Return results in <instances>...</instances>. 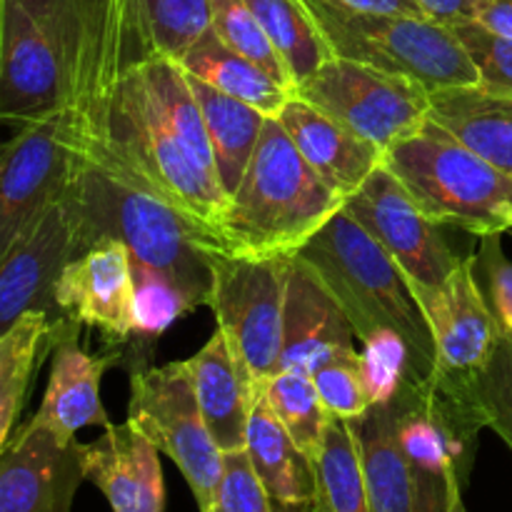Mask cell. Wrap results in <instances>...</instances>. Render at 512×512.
Masks as SVG:
<instances>
[{
	"mask_svg": "<svg viewBox=\"0 0 512 512\" xmlns=\"http://www.w3.org/2000/svg\"><path fill=\"white\" fill-rule=\"evenodd\" d=\"M83 455L85 475L113 512H163L160 450L133 423H110L98 440L83 445Z\"/></svg>",
	"mask_w": 512,
	"mask_h": 512,
	"instance_id": "ffe728a7",
	"label": "cell"
},
{
	"mask_svg": "<svg viewBox=\"0 0 512 512\" xmlns=\"http://www.w3.org/2000/svg\"><path fill=\"white\" fill-rule=\"evenodd\" d=\"M325 3L343 5L350 10H365V13H390V15H415V18H428L423 8L415 0H325Z\"/></svg>",
	"mask_w": 512,
	"mask_h": 512,
	"instance_id": "b9f144b4",
	"label": "cell"
},
{
	"mask_svg": "<svg viewBox=\"0 0 512 512\" xmlns=\"http://www.w3.org/2000/svg\"><path fill=\"white\" fill-rule=\"evenodd\" d=\"M53 43L68 78V108L88 150H105L110 113L130 63L143 55L138 0H18Z\"/></svg>",
	"mask_w": 512,
	"mask_h": 512,
	"instance_id": "277c9868",
	"label": "cell"
},
{
	"mask_svg": "<svg viewBox=\"0 0 512 512\" xmlns=\"http://www.w3.org/2000/svg\"><path fill=\"white\" fill-rule=\"evenodd\" d=\"M68 195L78 208L90 245L103 238L120 240L133 265L168 278L190 308L208 305L215 263L228 253L213 228L135 183L105 150H85Z\"/></svg>",
	"mask_w": 512,
	"mask_h": 512,
	"instance_id": "6da1fadb",
	"label": "cell"
},
{
	"mask_svg": "<svg viewBox=\"0 0 512 512\" xmlns=\"http://www.w3.org/2000/svg\"><path fill=\"white\" fill-rule=\"evenodd\" d=\"M208 512H273V498L245 448L223 453V473Z\"/></svg>",
	"mask_w": 512,
	"mask_h": 512,
	"instance_id": "e575fe53",
	"label": "cell"
},
{
	"mask_svg": "<svg viewBox=\"0 0 512 512\" xmlns=\"http://www.w3.org/2000/svg\"><path fill=\"white\" fill-rule=\"evenodd\" d=\"M430 118L512 178V93L483 85L433 90Z\"/></svg>",
	"mask_w": 512,
	"mask_h": 512,
	"instance_id": "603a6c76",
	"label": "cell"
},
{
	"mask_svg": "<svg viewBox=\"0 0 512 512\" xmlns=\"http://www.w3.org/2000/svg\"><path fill=\"white\" fill-rule=\"evenodd\" d=\"M88 150V135L70 108L20 125L0 160V253L68 190Z\"/></svg>",
	"mask_w": 512,
	"mask_h": 512,
	"instance_id": "8fae6325",
	"label": "cell"
},
{
	"mask_svg": "<svg viewBox=\"0 0 512 512\" xmlns=\"http://www.w3.org/2000/svg\"><path fill=\"white\" fill-rule=\"evenodd\" d=\"M105 153L113 155L135 183L218 233L228 195L218 180L195 165L188 148L160 118L135 63L128 65L120 83Z\"/></svg>",
	"mask_w": 512,
	"mask_h": 512,
	"instance_id": "52a82bcc",
	"label": "cell"
},
{
	"mask_svg": "<svg viewBox=\"0 0 512 512\" xmlns=\"http://www.w3.org/2000/svg\"><path fill=\"white\" fill-rule=\"evenodd\" d=\"M383 163L438 225H453L478 238L512 230L510 175L433 118L395 143Z\"/></svg>",
	"mask_w": 512,
	"mask_h": 512,
	"instance_id": "5b68a950",
	"label": "cell"
},
{
	"mask_svg": "<svg viewBox=\"0 0 512 512\" xmlns=\"http://www.w3.org/2000/svg\"><path fill=\"white\" fill-rule=\"evenodd\" d=\"M283 333V370L313 373L328 355L355 348L343 305L298 253L285 258Z\"/></svg>",
	"mask_w": 512,
	"mask_h": 512,
	"instance_id": "ac0fdd59",
	"label": "cell"
},
{
	"mask_svg": "<svg viewBox=\"0 0 512 512\" xmlns=\"http://www.w3.org/2000/svg\"><path fill=\"white\" fill-rule=\"evenodd\" d=\"M53 318L43 310H28L10 328L0 330V445L15 433L35 368L50 350Z\"/></svg>",
	"mask_w": 512,
	"mask_h": 512,
	"instance_id": "4316f807",
	"label": "cell"
},
{
	"mask_svg": "<svg viewBox=\"0 0 512 512\" xmlns=\"http://www.w3.org/2000/svg\"><path fill=\"white\" fill-rule=\"evenodd\" d=\"M448 512H468V510H465V503H463V485H453Z\"/></svg>",
	"mask_w": 512,
	"mask_h": 512,
	"instance_id": "ee69618b",
	"label": "cell"
},
{
	"mask_svg": "<svg viewBox=\"0 0 512 512\" xmlns=\"http://www.w3.org/2000/svg\"><path fill=\"white\" fill-rule=\"evenodd\" d=\"M185 365L193 380L200 413L218 448L223 453L245 448L255 398L230 353L225 335L215 330L208 343L193 358L185 360Z\"/></svg>",
	"mask_w": 512,
	"mask_h": 512,
	"instance_id": "7402d4cb",
	"label": "cell"
},
{
	"mask_svg": "<svg viewBox=\"0 0 512 512\" xmlns=\"http://www.w3.org/2000/svg\"><path fill=\"white\" fill-rule=\"evenodd\" d=\"M338 58L403 75L433 93L480 85L473 58L450 25L415 15L365 13L325 0H305Z\"/></svg>",
	"mask_w": 512,
	"mask_h": 512,
	"instance_id": "8992f818",
	"label": "cell"
},
{
	"mask_svg": "<svg viewBox=\"0 0 512 512\" xmlns=\"http://www.w3.org/2000/svg\"><path fill=\"white\" fill-rule=\"evenodd\" d=\"M78 330L80 325L65 318L53 320V338H50L53 365H50L43 403L35 413L45 428L63 440H73L78 430L90 425H103V428L110 425L100 400V380L115 363V355L110 358L90 355L80 345Z\"/></svg>",
	"mask_w": 512,
	"mask_h": 512,
	"instance_id": "d6986e66",
	"label": "cell"
},
{
	"mask_svg": "<svg viewBox=\"0 0 512 512\" xmlns=\"http://www.w3.org/2000/svg\"><path fill=\"white\" fill-rule=\"evenodd\" d=\"M343 210L388 250L413 290L438 288L463 260L445 240L443 225L420 210L385 163L345 200Z\"/></svg>",
	"mask_w": 512,
	"mask_h": 512,
	"instance_id": "4fadbf2b",
	"label": "cell"
},
{
	"mask_svg": "<svg viewBox=\"0 0 512 512\" xmlns=\"http://www.w3.org/2000/svg\"><path fill=\"white\" fill-rule=\"evenodd\" d=\"M450 30L473 58L480 73V85L490 90L512 93V40L490 33L475 20L450 23Z\"/></svg>",
	"mask_w": 512,
	"mask_h": 512,
	"instance_id": "8d00e7d4",
	"label": "cell"
},
{
	"mask_svg": "<svg viewBox=\"0 0 512 512\" xmlns=\"http://www.w3.org/2000/svg\"><path fill=\"white\" fill-rule=\"evenodd\" d=\"M310 378L330 418L363 420L375 405L368 355L355 348L338 350L320 360Z\"/></svg>",
	"mask_w": 512,
	"mask_h": 512,
	"instance_id": "1f68e13d",
	"label": "cell"
},
{
	"mask_svg": "<svg viewBox=\"0 0 512 512\" xmlns=\"http://www.w3.org/2000/svg\"><path fill=\"white\" fill-rule=\"evenodd\" d=\"M315 512H370L360 420L330 418L318 463Z\"/></svg>",
	"mask_w": 512,
	"mask_h": 512,
	"instance_id": "f1b7e54d",
	"label": "cell"
},
{
	"mask_svg": "<svg viewBox=\"0 0 512 512\" xmlns=\"http://www.w3.org/2000/svg\"><path fill=\"white\" fill-rule=\"evenodd\" d=\"M178 60L190 75L213 85L230 98L253 105L268 118H278L280 110L295 95L288 85L273 78L268 70L240 55L228 43H223L213 28L205 30Z\"/></svg>",
	"mask_w": 512,
	"mask_h": 512,
	"instance_id": "d4e9b609",
	"label": "cell"
},
{
	"mask_svg": "<svg viewBox=\"0 0 512 512\" xmlns=\"http://www.w3.org/2000/svg\"><path fill=\"white\" fill-rule=\"evenodd\" d=\"M260 398L270 405L290 438L300 445L305 455L313 463H318L320 453H323L325 430H328L330 413L325 410L323 400H320L318 390H315L310 373H300V370H280L268 388L263 390Z\"/></svg>",
	"mask_w": 512,
	"mask_h": 512,
	"instance_id": "f546056e",
	"label": "cell"
},
{
	"mask_svg": "<svg viewBox=\"0 0 512 512\" xmlns=\"http://www.w3.org/2000/svg\"><path fill=\"white\" fill-rule=\"evenodd\" d=\"M90 240L80 223L78 208L65 190L35 223L0 253V330L10 328L28 310H43L58 318L55 283L65 265L78 258Z\"/></svg>",
	"mask_w": 512,
	"mask_h": 512,
	"instance_id": "5bb4252c",
	"label": "cell"
},
{
	"mask_svg": "<svg viewBox=\"0 0 512 512\" xmlns=\"http://www.w3.org/2000/svg\"><path fill=\"white\" fill-rule=\"evenodd\" d=\"M143 55L178 60L210 28V0H138Z\"/></svg>",
	"mask_w": 512,
	"mask_h": 512,
	"instance_id": "4dcf8cb0",
	"label": "cell"
},
{
	"mask_svg": "<svg viewBox=\"0 0 512 512\" xmlns=\"http://www.w3.org/2000/svg\"><path fill=\"white\" fill-rule=\"evenodd\" d=\"M473 20L490 33L512 40V0H478Z\"/></svg>",
	"mask_w": 512,
	"mask_h": 512,
	"instance_id": "ab89813d",
	"label": "cell"
},
{
	"mask_svg": "<svg viewBox=\"0 0 512 512\" xmlns=\"http://www.w3.org/2000/svg\"><path fill=\"white\" fill-rule=\"evenodd\" d=\"M478 273L485 278V298L493 310L500 338L512 343V260L505 258L503 235L480 238Z\"/></svg>",
	"mask_w": 512,
	"mask_h": 512,
	"instance_id": "74e56055",
	"label": "cell"
},
{
	"mask_svg": "<svg viewBox=\"0 0 512 512\" xmlns=\"http://www.w3.org/2000/svg\"><path fill=\"white\" fill-rule=\"evenodd\" d=\"M273 512H315L310 503H283V500H273Z\"/></svg>",
	"mask_w": 512,
	"mask_h": 512,
	"instance_id": "7bdbcfd3",
	"label": "cell"
},
{
	"mask_svg": "<svg viewBox=\"0 0 512 512\" xmlns=\"http://www.w3.org/2000/svg\"><path fill=\"white\" fill-rule=\"evenodd\" d=\"M128 423L173 460L200 512H208L223 473V450L205 425L185 360L130 373Z\"/></svg>",
	"mask_w": 512,
	"mask_h": 512,
	"instance_id": "9c48e42d",
	"label": "cell"
},
{
	"mask_svg": "<svg viewBox=\"0 0 512 512\" xmlns=\"http://www.w3.org/2000/svg\"><path fill=\"white\" fill-rule=\"evenodd\" d=\"M283 60L293 90L333 58L313 10L305 0H245Z\"/></svg>",
	"mask_w": 512,
	"mask_h": 512,
	"instance_id": "83f0119b",
	"label": "cell"
},
{
	"mask_svg": "<svg viewBox=\"0 0 512 512\" xmlns=\"http://www.w3.org/2000/svg\"><path fill=\"white\" fill-rule=\"evenodd\" d=\"M188 78L200 110H203L205 125H208L220 185L230 198L243 180L250 160H253L268 115L260 113L253 105L243 103V100L220 93L218 88L203 83L195 75L188 73Z\"/></svg>",
	"mask_w": 512,
	"mask_h": 512,
	"instance_id": "484cf974",
	"label": "cell"
},
{
	"mask_svg": "<svg viewBox=\"0 0 512 512\" xmlns=\"http://www.w3.org/2000/svg\"><path fill=\"white\" fill-rule=\"evenodd\" d=\"M53 300L58 318L98 328L118 345L135 340V275L128 248L113 238L95 240L65 265Z\"/></svg>",
	"mask_w": 512,
	"mask_h": 512,
	"instance_id": "2e32d148",
	"label": "cell"
},
{
	"mask_svg": "<svg viewBox=\"0 0 512 512\" xmlns=\"http://www.w3.org/2000/svg\"><path fill=\"white\" fill-rule=\"evenodd\" d=\"M83 480V443L63 440L33 415L0 453V512H70Z\"/></svg>",
	"mask_w": 512,
	"mask_h": 512,
	"instance_id": "9a60e30c",
	"label": "cell"
},
{
	"mask_svg": "<svg viewBox=\"0 0 512 512\" xmlns=\"http://www.w3.org/2000/svg\"><path fill=\"white\" fill-rule=\"evenodd\" d=\"M415 3L428 13V18L450 25L460 20H473L478 0H415Z\"/></svg>",
	"mask_w": 512,
	"mask_h": 512,
	"instance_id": "60d3db41",
	"label": "cell"
},
{
	"mask_svg": "<svg viewBox=\"0 0 512 512\" xmlns=\"http://www.w3.org/2000/svg\"><path fill=\"white\" fill-rule=\"evenodd\" d=\"M253 468L273 500L310 503L318 498V468L290 438L278 415L263 398L255 400L245 443Z\"/></svg>",
	"mask_w": 512,
	"mask_h": 512,
	"instance_id": "cb8c5ba5",
	"label": "cell"
},
{
	"mask_svg": "<svg viewBox=\"0 0 512 512\" xmlns=\"http://www.w3.org/2000/svg\"><path fill=\"white\" fill-rule=\"evenodd\" d=\"M285 258L225 253L215 263L208 308L255 400L283 370Z\"/></svg>",
	"mask_w": 512,
	"mask_h": 512,
	"instance_id": "ba28073f",
	"label": "cell"
},
{
	"mask_svg": "<svg viewBox=\"0 0 512 512\" xmlns=\"http://www.w3.org/2000/svg\"><path fill=\"white\" fill-rule=\"evenodd\" d=\"M210 28L220 35L223 43H228L240 55L258 63L260 68H265L273 78H278L280 83L293 90V83H290L288 70H285L278 50L273 48L263 25L258 23V18H255L245 0H210Z\"/></svg>",
	"mask_w": 512,
	"mask_h": 512,
	"instance_id": "d6a6232c",
	"label": "cell"
},
{
	"mask_svg": "<svg viewBox=\"0 0 512 512\" xmlns=\"http://www.w3.org/2000/svg\"><path fill=\"white\" fill-rule=\"evenodd\" d=\"M435 340V380L463 398H478V380L488 368L500 333L478 280V255L460 260L438 288L413 290Z\"/></svg>",
	"mask_w": 512,
	"mask_h": 512,
	"instance_id": "7c38bea8",
	"label": "cell"
},
{
	"mask_svg": "<svg viewBox=\"0 0 512 512\" xmlns=\"http://www.w3.org/2000/svg\"><path fill=\"white\" fill-rule=\"evenodd\" d=\"M415 512H448L453 485H463L448 475L415 470ZM465 488V485H463Z\"/></svg>",
	"mask_w": 512,
	"mask_h": 512,
	"instance_id": "f35d334b",
	"label": "cell"
},
{
	"mask_svg": "<svg viewBox=\"0 0 512 512\" xmlns=\"http://www.w3.org/2000/svg\"><path fill=\"white\" fill-rule=\"evenodd\" d=\"M68 78L48 35L18 0H0V115L25 125L68 108Z\"/></svg>",
	"mask_w": 512,
	"mask_h": 512,
	"instance_id": "e0dca14e",
	"label": "cell"
},
{
	"mask_svg": "<svg viewBox=\"0 0 512 512\" xmlns=\"http://www.w3.org/2000/svg\"><path fill=\"white\" fill-rule=\"evenodd\" d=\"M343 205V195L310 168L280 118H268L218 233L228 255L285 258L300 253Z\"/></svg>",
	"mask_w": 512,
	"mask_h": 512,
	"instance_id": "3957f363",
	"label": "cell"
},
{
	"mask_svg": "<svg viewBox=\"0 0 512 512\" xmlns=\"http://www.w3.org/2000/svg\"><path fill=\"white\" fill-rule=\"evenodd\" d=\"M478 405L485 428L495 430L512 450V343L500 338L478 380Z\"/></svg>",
	"mask_w": 512,
	"mask_h": 512,
	"instance_id": "d590c367",
	"label": "cell"
},
{
	"mask_svg": "<svg viewBox=\"0 0 512 512\" xmlns=\"http://www.w3.org/2000/svg\"><path fill=\"white\" fill-rule=\"evenodd\" d=\"M335 295L365 348L390 345L408 358V380L438 370L435 340L413 288L388 250L345 210L300 250Z\"/></svg>",
	"mask_w": 512,
	"mask_h": 512,
	"instance_id": "7a4b0ae2",
	"label": "cell"
},
{
	"mask_svg": "<svg viewBox=\"0 0 512 512\" xmlns=\"http://www.w3.org/2000/svg\"><path fill=\"white\" fill-rule=\"evenodd\" d=\"M295 95L383 153L430 120V90L425 85L338 55L303 80Z\"/></svg>",
	"mask_w": 512,
	"mask_h": 512,
	"instance_id": "30bf717a",
	"label": "cell"
},
{
	"mask_svg": "<svg viewBox=\"0 0 512 512\" xmlns=\"http://www.w3.org/2000/svg\"><path fill=\"white\" fill-rule=\"evenodd\" d=\"M135 275V343H153L183 315L193 313L185 295L155 270L133 265Z\"/></svg>",
	"mask_w": 512,
	"mask_h": 512,
	"instance_id": "836d02e7",
	"label": "cell"
},
{
	"mask_svg": "<svg viewBox=\"0 0 512 512\" xmlns=\"http://www.w3.org/2000/svg\"><path fill=\"white\" fill-rule=\"evenodd\" d=\"M278 118L310 168L345 200L383 165L385 153L378 145L350 133L298 95L288 100Z\"/></svg>",
	"mask_w": 512,
	"mask_h": 512,
	"instance_id": "44dd1931",
	"label": "cell"
}]
</instances>
